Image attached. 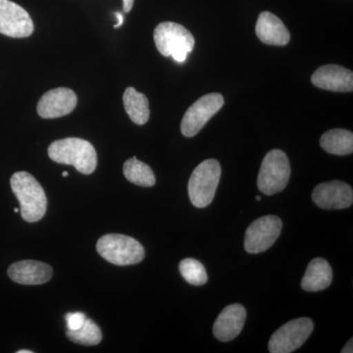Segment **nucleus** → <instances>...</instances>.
Listing matches in <instances>:
<instances>
[{
    "mask_svg": "<svg viewBox=\"0 0 353 353\" xmlns=\"http://www.w3.org/2000/svg\"><path fill=\"white\" fill-rule=\"evenodd\" d=\"M11 189L20 203V212L26 222L43 219L48 208V199L41 183L27 172H17L11 176Z\"/></svg>",
    "mask_w": 353,
    "mask_h": 353,
    "instance_id": "1",
    "label": "nucleus"
},
{
    "mask_svg": "<svg viewBox=\"0 0 353 353\" xmlns=\"http://www.w3.org/2000/svg\"><path fill=\"white\" fill-rule=\"evenodd\" d=\"M48 157L57 163L73 165L85 175L94 173L97 166L94 145L83 139L67 138L53 141L48 148Z\"/></svg>",
    "mask_w": 353,
    "mask_h": 353,
    "instance_id": "2",
    "label": "nucleus"
},
{
    "mask_svg": "<svg viewBox=\"0 0 353 353\" xmlns=\"http://www.w3.org/2000/svg\"><path fill=\"white\" fill-rule=\"evenodd\" d=\"M155 46L165 57H172L178 63H183L194 48V36L183 26L174 22H163L155 28Z\"/></svg>",
    "mask_w": 353,
    "mask_h": 353,
    "instance_id": "3",
    "label": "nucleus"
},
{
    "mask_svg": "<svg viewBox=\"0 0 353 353\" xmlns=\"http://www.w3.org/2000/svg\"><path fill=\"white\" fill-rule=\"evenodd\" d=\"M97 250L106 261L118 266L138 264L145 259V248L138 241L119 234L101 236L97 243Z\"/></svg>",
    "mask_w": 353,
    "mask_h": 353,
    "instance_id": "4",
    "label": "nucleus"
},
{
    "mask_svg": "<svg viewBox=\"0 0 353 353\" xmlns=\"http://www.w3.org/2000/svg\"><path fill=\"white\" fill-rule=\"evenodd\" d=\"M221 178V165L217 160L201 162L192 172L188 185L192 205L197 208H208L214 199Z\"/></svg>",
    "mask_w": 353,
    "mask_h": 353,
    "instance_id": "5",
    "label": "nucleus"
},
{
    "mask_svg": "<svg viewBox=\"0 0 353 353\" xmlns=\"http://www.w3.org/2000/svg\"><path fill=\"white\" fill-rule=\"evenodd\" d=\"M290 176L289 158L284 152L273 150L267 153L262 161L257 178L260 192L273 196L287 187Z\"/></svg>",
    "mask_w": 353,
    "mask_h": 353,
    "instance_id": "6",
    "label": "nucleus"
},
{
    "mask_svg": "<svg viewBox=\"0 0 353 353\" xmlns=\"http://www.w3.org/2000/svg\"><path fill=\"white\" fill-rule=\"evenodd\" d=\"M314 329L309 318L303 317L285 323L272 334L268 343L271 353H290L299 350L307 341Z\"/></svg>",
    "mask_w": 353,
    "mask_h": 353,
    "instance_id": "7",
    "label": "nucleus"
},
{
    "mask_svg": "<svg viewBox=\"0 0 353 353\" xmlns=\"http://www.w3.org/2000/svg\"><path fill=\"white\" fill-rule=\"evenodd\" d=\"M224 105V97L220 94L203 95L194 102L183 115L181 131L187 138L196 136L213 116Z\"/></svg>",
    "mask_w": 353,
    "mask_h": 353,
    "instance_id": "8",
    "label": "nucleus"
},
{
    "mask_svg": "<svg viewBox=\"0 0 353 353\" xmlns=\"http://www.w3.org/2000/svg\"><path fill=\"white\" fill-rule=\"evenodd\" d=\"M282 220L267 215L255 220L245 232V248L252 254L266 252L277 241L282 232Z\"/></svg>",
    "mask_w": 353,
    "mask_h": 353,
    "instance_id": "9",
    "label": "nucleus"
},
{
    "mask_svg": "<svg viewBox=\"0 0 353 353\" xmlns=\"http://www.w3.org/2000/svg\"><path fill=\"white\" fill-rule=\"evenodd\" d=\"M31 16L10 0H0V34L10 38H28L34 32Z\"/></svg>",
    "mask_w": 353,
    "mask_h": 353,
    "instance_id": "10",
    "label": "nucleus"
},
{
    "mask_svg": "<svg viewBox=\"0 0 353 353\" xmlns=\"http://www.w3.org/2000/svg\"><path fill=\"white\" fill-rule=\"evenodd\" d=\"M312 201L327 210L348 208L353 203L352 188L341 181L322 183L313 190Z\"/></svg>",
    "mask_w": 353,
    "mask_h": 353,
    "instance_id": "11",
    "label": "nucleus"
},
{
    "mask_svg": "<svg viewBox=\"0 0 353 353\" xmlns=\"http://www.w3.org/2000/svg\"><path fill=\"white\" fill-rule=\"evenodd\" d=\"M77 102V95L70 88H53L46 92L39 99L38 113L43 119L63 117L75 109Z\"/></svg>",
    "mask_w": 353,
    "mask_h": 353,
    "instance_id": "12",
    "label": "nucleus"
},
{
    "mask_svg": "<svg viewBox=\"0 0 353 353\" xmlns=\"http://www.w3.org/2000/svg\"><path fill=\"white\" fill-rule=\"evenodd\" d=\"M311 82L321 90L350 92L353 90V73L339 65H324L316 70L311 77Z\"/></svg>",
    "mask_w": 353,
    "mask_h": 353,
    "instance_id": "13",
    "label": "nucleus"
},
{
    "mask_svg": "<svg viewBox=\"0 0 353 353\" xmlns=\"http://www.w3.org/2000/svg\"><path fill=\"white\" fill-rule=\"evenodd\" d=\"M246 319V310L241 304H231L223 309L213 326L215 338L221 341H230L236 339L243 328Z\"/></svg>",
    "mask_w": 353,
    "mask_h": 353,
    "instance_id": "14",
    "label": "nucleus"
},
{
    "mask_svg": "<svg viewBox=\"0 0 353 353\" xmlns=\"http://www.w3.org/2000/svg\"><path fill=\"white\" fill-rule=\"evenodd\" d=\"M8 276L14 282L21 285L46 284L52 277V268L43 262L23 260L9 267Z\"/></svg>",
    "mask_w": 353,
    "mask_h": 353,
    "instance_id": "15",
    "label": "nucleus"
},
{
    "mask_svg": "<svg viewBox=\"0 0 353 353\" xmlns=\"http://www.w3.org/2000/svg\"><path fill=\"white\" fill-rule=\"evenodd\" d=\"M255 32L260 41L269 46H283L290 43L289 30L280 18L268 11L260 14Z\"/></svg>",
    "mask_w": 353,
    "mask_h": 353,
    "instance_id": "16",
    "label": "nucleus"
},
{
    "mask_svg": "<svg viewBox=\"0 0 353 353\" xmlns=\"http://www.w3.org/2000/svg\"><path fill=\"white\" fill-rule=\"evenodd\" d=\"M333 281V271L328 261L323 259H313L304 274L301 287L306 292H320L330 287Z\"/></svg>",
    "mask_w": 353,
    "mask_h": 353,
    "instance_id": "17",
    "label": "nucleus"
},
{
    "mask_svg": "<svg viewBox=\"0 0 353 353\" xmlns=\"http://www.w3.org/2000/svg\"><path fill=\"white\" fill-rule=\"evenodd\" d=\"M125 110L132 122L145 125L150 120V110L148 97L136 88H128L123 95Z\"/></svg>",
    "mask_w": 353,
    "mask_h": 353,
    "instance_id": "18",
    "label": "nucleus"
},
{
    "mask_svg": "<svg viewBox=\"0 0 353 353\" xmlns=\"http://www.w3.org/2000/svg\"><path fill=\"white\" fill-rule=\"evenodd\" d=\"M320 145L325 152L334 155L352 154L353 134L347 130L334 129L325 132L320 139Z\"/></svg>",
    "mask_w": 353,
    "mask_h": 353,
    "instance_id": "19",
    "label": "nucleus"
},
{
    "mask_svg": "<svg viewBox=\"0 0 353 353\" xmlns=\"http://www.w3.org/2000/svg\"><path fill=\"white\" fill-rule=\"evenodd\" d=\"M123 172L127 180L134 185L145 188L155 185V176L152 168L137 157L130 158L125 162Z\"/></svg>",
    "mask_w": 353,
    "mask_h": 353,
    "instance_id": "20",
    "label": "nucleus"
},
{
    "mask_svg": "<svg viewBox=\"0 0 353 353\" xmlns=\"http://www.w3.org/2000/svg\"><path fill=\"white\" fill-rule=\"evenodd\" d=\"M67 336L73 343L82 345H97L102 340L101 330L88 318L80 329L76 331L67 330Z\"/></svg>",
    "mask_w": 353,
    "mask_h": 353,
    "instance_id": "21",
    "label": "nucleus"
},
{
    "mask_svg": "<svg viewBox=\"0 0 353 353\" xmlns=\"http://www.w3.org/2000/svg\"><path fill=\"white\" fill-rule=\"evenodd\" d=\"M179 270L181 275L192 285H202L208 283V277L205 267L194 259H185L182 260L179 265Z\"/></svg>",
    "mask_w": 353,
    "mask_h": 353,
    "instance_id": "22",
    "label": "nucleus"
},
{
    "mask_svg": "<svg viewBox=\"0 0 353 353\" xmlns=\"http://www.w3.org/2000/svg\"><path fill=\"white\" fill-rule=\"evenodd\" d=\"M87 320V317L82 312L67 313L65 315V321H66L67 329L71 331H76L83 326V323Z\"/></svg>",
    "mask_w": 353,
    "mask_h": 353,
    "instance_id": "23",
    "label": "nucleus"
},
{
    "mask_svg": "<svg viewBox=\"0 0 353 353\" xmlns=\"http://www.w3.org/2000/svg\"><path fill=\"white\" fill-rule=\"evenodd\" d=\"M134 2V0H123V9H124L125 12L128 13L132 10Z\"/></svg>",
    "mask_w": 353,
    "mask_h": 353,
    "instance_id": "24",
    "label": "nucleus"
},
{
    "mask_svg": "<svg viewBox=\"0 0 353 353\" xmlns=\"http://www.w3.org/2000/svg\"><path fill=\"white\" fill-rule=\"evenodd\" d=\"M352 339H350V341H348L347 345H345V347L341 350V352L343 353H352L353 352V347H352Z\"/></svg>",
    "mask_w": 353,
    "mask_h": 353,
    "instance_id": "25",
    "label": "nucleus"
},
{
    "mask_svg": "<svg viewBox=\"0 0 353 353\" xmlns=\"http://www.w3.org/2000/svg\"><path fill=\"white\" fill-rule=\"evenodd\" d=\"M114 15L117 17L118 23L115 26H114V29H118V28H120L121 26L123 25V22H124V17H123L122 14L120 12H115L114 13Z\"/></svg>",
    "mask_w": 353,
    "mask_h": 353,
    "instance_id": "26",
    "label": "nucleus"
},
{
    "mask_svg": "<svg viewBox=\"0 0 353 353\" xmlns=\"http://www.w3.org/2000/svg\"><path fill=\"white\" fill-rule=\"evenodd\" d=\"M18 353H32V350H19Z\"/></svg>",
    "mask_w": 353,
    "mask_h": 353,
    "instance_id": "27",
    "label": "nucleus"
},
{
    "mask_svg": "<svg viewBox=\"0 0 353 353\" xmlns=\"http://www.w3.org/2000/svg\"><path fill=\"white\" fill-rule=\"evenodd\" d=\"M69 174H68V172H63V173H62V176H64V178H66V176H68Z\"/></svg>",
    "mask_w": 353,
    "mask_h": 353,
    "instance_id": "28",
    "label": "nucleus"
},
{
    "mask_svg": "<svg viewBox=\"0 0 353 353\" xmlns=\"http://www.w3.org/2000/svg\"><path fill=\"white\" fill-rule=\"evenodd\" d=\"M19 211H20V209H19V208H15V209H14V212H15V213H18V212H19Z\"/></svg>",
    "mask_w": 353,
    "mask_h": 353,
    "instance_id": "29",
    "label": "nucleus"
},
{
    "mask_svg": "<svg viewBox=\"0 0 353 353\" xmlns=\"http://www.w3.org/2000/svg\"><path fill=\"white\" fill-rule=\"evenodd\" d=\"M256 201H261V197H260L259 196H256Z\"/></svg>",
    "mask_w": 353,
    "mask_h": 353,
    "instance_id": "30",
    "label": "nucleus"
}]
</instances>
